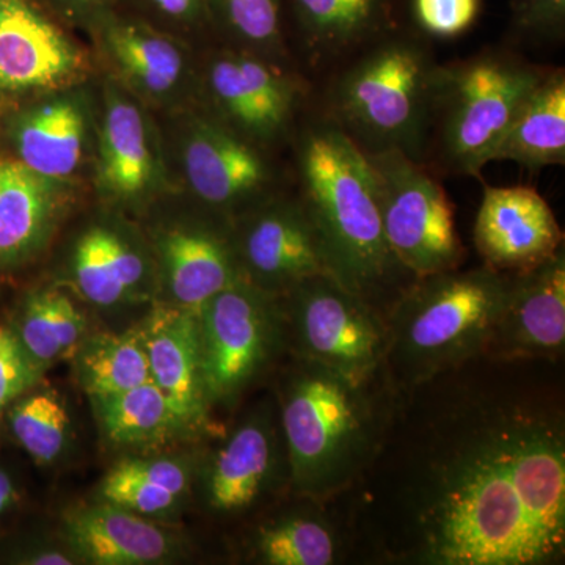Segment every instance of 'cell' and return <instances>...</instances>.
<instances>
[{
	"instance_id": "1f68e13d",
	"label": "cell",
	"mask_w": 565,
	"mask_h": 565,
	"mask_svg": "<svg viewBox=\"0 0 565 565\" xmlns=\"http://www.w3.org/2000/svg\"><path fill=\"white\" fill-rule=\"evenodd\" d=\"M14 437L40 463H50L65 445L70 416L54 393H39L21 401L10 414Z\"/></svg>"
},
{
	"instance_id": "603a6c76",
	"label": "cell",
	"mask_w": 565,
	"mask_h": 565,
	"mask_svg": "<svg viewBox=\"0 0 565 565\" xmlns=\"http://www.w3.org/2000/svg\"><path fill=\"white\" fill-rule=\"evenodd\" d=\"M158 156L136 104L111 95L99 136V185L120 200L140 199L158 181Z\"/></svg>"
},
{
	"instance_id": "83f0119b",
	"label": "cell",
	"mask_w": 565,
	"mask_h": 565,
	"mask_svg": "<svg viewBox=\"0 0 565 565\" xmlns=\"http://www.w3.org/2000/svg\"><path fill=\"white\" fill-rule=\"evenodd\" d=\"M210 22L241 50L291 63L286 39L285 0H206Z\"/></svg>"
},
{
	"instance_id": "ffe728a7",
	"label": "cell",
	"mask_w": 565,
	"mask_h": 565,
	"mask_svg": "<svg viewBox=\"0 0 565 565\" xmlns=\"http://www.w3.org/2000/svg\"><path fill=\"white\" fill-rule=\"evenodd\" d=\"M92 21L118 74L137 92L162 98L180 85L185 74L184 54L167 33L114 9Z\"/></svg>"
},
{
	"instance_id": "b9f144b4",
	"label": "cell",
	"mask_w": 565,
	"mask_h": 565,
	"mask_svg": "<svg viewBox=\"0 0 565 565\" xmlns=\"http://www.w3.org/2000/svg\"><path fill=\"white\" fill-rule=\"evenodd\" d=\"M7 337H9V334L3 333V330L0 329V349H2L3 344H6Z\"/></svg>"
},
{
	"instance_id": "6da1fadb",
	"label": "cell",
	"mask_w": 565,
	"mask_h": 565,
	"mask_svg": "<svg viewBox=\"0 0 565 565\" xmlns=\"http://www.w3.org/2000/svg\"><path fill=\"white\" fill-rule=\"evenodd\" d=\"M334 503L359 563L564 564L559 363L481 355L401 392L381 451Z\"/></svg>"
},
{
	"instance_id": "d6986e66",
	"label": "cell",
	"mask_w": 565,
	"mask_h": 565,
	"mask_svg": "<svg viewBox=\"0 0 565 565\" xmlns=\"http://www.w3.org/2000/svg\"><path fill=\"white\" fill-rule=\"evenodd\" d=\"M296 494V493H294ZM288 512L263 523L253 537V550L269 565H334L351 556L349 531L334 500L296 494Z\"/></svg>"
},
{
	"instance_id": "ac0fdd59",
	"label": "cell",
	"mask_w": 565,
	"mask_h": 565,
	"mask_svg": "<svg viewBox=\"0 0 565 565\" xmlns=\"http://www.w3.org/2000/svg\"><path fill=\"white\" fill-rule=\"evenodd\" d=\"M152 382L166 394L178 422L199 424L211 403L204 386L199 316L162 310L141 333Z\"/></svg>"
},
{
	"instance_id": "f546056e",
	"label": "cell",
	"mask_w": 565,
	"mask_h": 565,
	"mask_svg": "<svg viewBox=\"0 0 565 565\" xmlns=\"http://www.w3.org/2000/svg\"><path fill=\"white\" fill-rule=\"evenodd\" d=\"M82 384L95 399L128 392L151 381L141 334H104L82 355Z\"/></svg>"
},
{
	"instance_id": "4316f807",
	"label": "cell",
	"mask_w": 565,
	"mask_h": 565,
	"mask_svg": "<svg viewBox=\"0 0 565 565\" xmlns=\"http://www.w3.org/2000/svg\"><path fill=\"white\" fill-rule=\"evenodd\" d=\"M145 264L117 234L106 228L85 233L74 253V277L88 300L114 305L139 285Z\"/></svg>"
},
{
	"instance_id": "3957f363",
	"label": "cell",
	"mask_w": 565,
	"mask_h": 565,
	"mask_svg": "<svg viewBox=\"0 0 565 565\" xmlns=\"http://www.w3.org/2000/svg\"><path fill=\"white\" fill-rule=\"evenodd\" d=\"M281 382L280 424L292 493L334 500L373 463L392 426L401 392L385 366L352 377L291 355Z\"/></svg>"
},
{
	"instance_id": "e575fe53",
	"label": "cell",
	"mask_w": 565,
	"mask_h": 565,
	"mask_svg": "<svg viewBox=\"0 0 565 565\" xmlns=\"http://www.w3.org/2000/svg\"><path fill=\"white\" fill-rule=\"evenodd\" d=\"M104 498L110 504L122 509L141 512V514H156L166 511L178 497L162 487L148 484L140 479L128 478L111 470L103 487Z\"/></svg>"
},
{
	"instance_id": "f1b7e54d",
	"label": "cell",
	"mask_w": 565,
	"mask_h": 565,
	"mask_svg": "<svg viewBox=\"0 0 565 565\" xmlns=\"http://www.w3.org/2000/svg\"><path fill=\"white\" fill-rule=\"evenodd\" d=\"M96 403L107 435L117 444H151L180 424L166 394L152 379Z\"/></svg>"
},
{
	"instance_id": "5b68a950",
	"label": "cell",
	"mask_w": 565,
	"mask_h": 565,
	"mask_svg": "<svg viewBox=\"0 0 565 565\" xmlns=\"http://www.w3.org/2000/svg\"><path fill=\"white\" fill-rule=\"evenodd\" d=\"M511 280L484 264L416 278L386 318L393 385L407 392L484 355Z\"/></svg>"
},
{
	"instance_id": "44dd1931",
	"label": "cell",
	"mask_w": 565,
	"mask_h": 565,
	"mask_svg": "<svg viewBox=\"0 0 565 565\" xmlns=\"http://www.w3.org/2000/svg\"><path fill=\"white\" fill-rule=\"evenodd\" d=\"M161 253L182 310L199 315L212 297L243 280L233 234L214 228L174 230L161 241Z\"/></svg>"
},
{
	"instance_id": "8d00e7d4",
	"label": "cell",
	"mask_w": 565,
	"mask_h": 565,
	"mask_svg": "<svg viewBox=\"0 0 565 565\" xmlns=\"http://www.w3.org/2000/svg\"><path fill=\"white\" fill-rule=\"evenodd\" d=\"M114 471L128 478L140 479L148 484L162 487L174 497H180L188 487V475L180 465L159 460V462H126L118 465Z\"/></svg>"
},
{
	"instance_id": "5bb4252c",
	"label": "cell",
	"mask_w": 565,
	"mask_h": 565,
	"mask_svg": "<svg viewBox=\"0 0 565 565\" xmlns=\"http://www.w3.org/2000/svg\"><path fill=\"white\" fill-rule=\"evenodd\" d=\"M565 351V250L512 274L484 355L559 363Z\"/></svg>"
},
{
	"instance_id": "9c48e42d",
	"label": "cell",
	"mask_w": 565,
	"mask_h": 565,
	"mask_svg": "<svg viewBox=\"0 0 565 565\" xmlns=\"http://www.w3.org/2000/svg\"><path fill=\"white\" fill-rule=\"evenodd\" d=\"M289 66L241 47L218 52L206 70L212 117L263 148L291 140L316 90Z\"/></svg>"
},
{
	"instance_id": "d6a6232c",
	"label": "cell",
	"mask_w": 565,
	"mask_h": 565,
	"mask_svg": "<svg viewBox=\"0 0 565 565\" xmlns=\"http://www.w3.org/2000/svg\"><path fill=\"white\" fill-rule=\"evenodd\" d=\"M484 0H405V17L429 40H455L470 32Z\"/></svg>"
},
{
	"instance_id": "7a4b0ae2",
	"label": "cell",
	"mask_w": 565,
	"mask_h": 565,
	"mask_svg": "<svg viewBox=\"0 0 565 565\" xmlns=\"http://www.w3.org/2000/svg\"><path fill=\"white\" fill-rule=\"evenodd\" d=\"M291 141L297 195L318 232L329 274L388 318L416 277L386 241L366 154L316 103Z\"/></svg>"
},
{
	"instance_id": "4fadbf2b",
	"label": "cell",
	"mask_w": 565,
	"mask_h": 565,
	"mask_svg": "<svg viewBox=\"0 0 565 565\" xmlns=\"http://www.w3.org/2000/svg\"><path fill=\"white\" fill-rule=\"evenodd\" d=\"M182 169L192 192L204 204L239 214L237 217L275 195L274 167L264 148L212 115L195 118L189 126Z\"/></svg>"
},
{
	"instance_id": "4dcf8cb0",
	"label": "cell",
	"mask_w": 565,
	"mask_h": 565,
	"mask_svg": "<svg viewBox=\"0 0 565 565\" xmlns=\"http://www.w3.org/2000/svg\"><path fill=\"white\" fill-rule=\"evenodd\" d=\"M84 330V319L68 297L57 292L33 297L22 319L25 349L40 362H51L71 351Z\"/></svg>"
},
{
	"instance_id": "7c38bea8",
	"label": "cell",
	"mask_w": 565,
	"mask_h": 565,
	"mask_svg": "<svg viewBox=\"0 0 565 565\" xmlns=\"http://www.w3.org/2000/svg\"><path fill=\"white\" fill-rule=\"evenodd\" d=\"M87 57L36 0H0V104L66 90Z\"/></svg>"
},
{
	"instance_id": "277c9868",
	"label": "cell",
	"mask_w": 565,
	"mask_h": 565,
	"mask_svg": "<svg viewBox=\"0 0 565 565\" xmlns=\"http://www.w3.org/2000/svg\"><path fill=\"white\" fill-rule=\"evenodd\" d=\"M429 41L408 22L374 40L322 77L316 106L364 154L399 150L426 162L440 66Z\"/></svg>"
},
{
	"instance_id": "e0dca14e",
	"label": "cell",
	"mask_w": 565,
	"mask_h": 565,
	"mask_svg": "<svg viewBox=\"0 0 565 565\" xmlns=\"http://www.w3.org/2000/svg\"><path fill=\"white\" fill-rule=\"evenodd\" d=\"M274 419L266 412L241 424L212 459L207 501L218 514L250 511L277 486L292 490L285 440L278 444Z\"/></svg>"
},
{
	"instance_id": "484cf974",
	"label": "cell",
	"mask_w": 565,
	"mask_h": 565,
	"mask_svg": "<svg viewBox=\"0 0 565 565\" xmlns=\"http://www.w3.org/2000/svg\"><path fill=\"white\" fill-rule=\"evenodd\" d=\"M57 181L18 159H0V259L14 262L39 247L54 218Z\"/></svg>"
},
{
	"instance_id": "836d02e7",
	"label": "cell",
	"mask_w": 565,
	"mask_h": 565,
	"mask_svg": "<svg viewBox=\"0 0 565 565\" xmlns=\"http://www.w3.org/2000/svg\"><path fill=\"white\" fill-rule=\"evenodd\" d=\"M511 36L533 46L565 40V0H511Z\"/></svg>"
},
{
	"instance_id": "7402d4cb",
	"label": "cell",
	"mask_w": 565,
	"mask_h": 565,
	"mask_svg": "<svg viewBox=\"0 0 565 565\" xmlns=\"http://www.w3.org/2000/svg\"><path fill=\"white\" fill-rule=\"evenodd\" d=\"M18 161L32 172L62 181L79 169L87 141L84 107L71 96H55L22 111L11 126Z\"/></svg>"
},
{
	"instance_id": "52a82bcc",
	"label": "cell",
	"mask_w": 565,
	"mask_h": 565,
	"mask_svg": "<svg viewBox=\"0 0 565 565\" xmlns=\"http://www.w3.org/2000/svg\"><path fill=\"white\" fill-rule=\"evenodd\" d=\"M390 248L414 277L448 273L467 262L455 206L435 172L399 150L366 154Z\"/></svg>"
},
{
	"instance_id": "f35d334b",
	"label": "cell",
	"mask_w": 565,
	"mask_h": 565,
	"mask_svg": "<svg viewBox=\"0 0 565 565\" xmlns=\"http://www.w3.org/2000/svg\"><path fill=\"white\" fill-rule=\"evenodd\" d=\"M52 9L76 20H95L103 11L114 9L118 0H46Z\"/></svg>"
},
{
	"instance_id": "30bf717a",
	"label": "cell",
	"mask_w": 565,
	"mask_h": 565,
	"mask_svg": "<svg viewBox=\"0 0 565 565\" xmlns=\"http://www.w3.org/2000/svg\"><path fill=\"white\" fill-rule=\"evenodd\" d=\"M196 316L210 401L233 403L275 353L288 352L278 297L248 281L223 289Z\"/></svg>"
},
{
	"instance_id": "74e56055",
	"label": "cell",
	"mask_w": 565,
	"mask_h": 565,
	"mask_svg": "<svg viewBox=\"0 0 565 565\" xmlns=\"http://www.w3.org/2000/svg\"><path fill=\"white\" fill-rule=\"evenodd\" d=\"M147 9L163 21L177 25H199L210 22L206 0H143Z\"/></svg>"
},
{
	"instance_id": "8fae6325",
	"label": "cell",
	"mask_w": 565,
	"mask_h": 565,
	"mask_svg": "<svg viewBox=\"0 0 565 565\" xmlns=\"http://www.w3.org/2000/svg\"><path fill=\"white\" fill-rule=\"evenodd\" d=\"M232 234L243 280L270 296L329 274L318 232L297 193H275L237 217Z\"/></svg>"
},
{
	"instance_id": "cb8c5ba5",
	"label": "cell",
	"mask_w": 565,
	"mask_h": 565,
	"mask_svg": "<svg viewBox=\"0 0 565 565\" xmlns=\"http://www.w3.org/2000/svg\"><path fill=\"white\" fill-rule=\"evenodd\" d=\"M493 161H512L530 172L565 166V71L548 68L516 109Z\"/></svg>"
},
{
	"instance_id": "8992f818",
	"label": "cell",
	"mask_w": 565,
	"mask_h": 565,
	"mask_svg": "<svg viewBox=\"0 0 565 565\" xmlns=\"http://www.w3.org/2000/svg\"><path fill=\"white\" fill-rule=\"evenodd\" d=\"M546 70L509 47L440 63L424 163L435 173L482 180L516 109Z\"/></svg>"
},
{
	"instance_id": "60d3db41",
	"label": "cell",
	"mask_w": 565,
	"mask_h": 565,
	"mask_svg": "<svg viewBox=\"0 0 565 565\" xmlns=\"http://www.w3.org/2000/svg\"><path fill=\"white\" fill-rule=\"evenodd\" d=\"M31 564L35 565H70L71 561L68 556L61 555V553H43L33 557Z\"/></svg>"
},
{
	"instance_id": "ab89813d",
	"label": "cell",
	"mask_w": 565,
	"mask_h": 565,
	"mask_svg": "<svg viewBox=\"0 0 565 565\" xmlns=\"http://www.w3.org/2000/svg\"><path fill=\"white\" fill-rule=\"evenodd\" d=\"M13 486H11L9 476L0 471V512L9 508L11 501H13Z\"/></svg>"
},
{
	"instance_id": "d590c367",
	"label": "cell",
	"mask_w": 565,
	"mask_h": 565,
	"mask_svg": "<svg viewBox=\"0 0 565 565\" xmlns=\"http://www.w3.org/2000/svg\"><path fill=\"white\" fill-rule=\"evenodd\" d=\"M33 382L31 363L25 360L20 345L7 337L0 349V411L17 399Z\"/></svg>"
},
{
	"instance_id": "ba28073f",
	"label": "cell",
	"mask_w": 565,
	"mask_h": 565,
	"mask_svg": "<svg viewBox=\"0 0 565 565\" xmlns=\"http://www.w3.org/2000/svg\"><path fill=\"white\" fill-rule=\"evenodd\" d=\"M286 348L352 377L384 367L388 322L332 275L307 278L278 297Z\"/></svg>"
},
{
	"instance_id": "2e32d148",
	"label": "cell",
	"mask_w": 565,
	"mask_h": 565,
	"mask_svg": "<svg viewBox=\"0 0 565 565\" xmlns=\"http://www.w3.org/2000/svg\"><path fill=\"white\" fill-rule=\"evenodd\" d=\"M305 68L321 81L356 51L407 24L405 0H285Z\"/></svg>"
},
{
	"instance_id": "9a60e30c",
	"label": "cell",
	"mask_w": 565,
	"mask_h": 565,
	"mask_svg": "<svg viewBox=\"0 0 565 565\" xmlns=\"http://www.w3.org/2000/svg\"><path fill=\"white\" fill-rule=\"evenodd\" d=\"M473 236L482 264L503 274L531 269L564 247L555 212L530 185L486 184Z\"/></svg>"
},
{
	"instance_id": "d4e9b609",
	"label": "cell",
	"mask_w": 565,
	"mask_h": 565,
	"mask_svg": "<svg viewBox=\"0 0 565 565\" xmlns=\"http://www.w3.org/2000/svg\"><path fill=\"white\" fill-rule=\"evenodd\" d=\"M68 530L74 546L95 564H151L170 552L163 531L115 504L77 512Z\"/></svg>"
}]
</instances>
